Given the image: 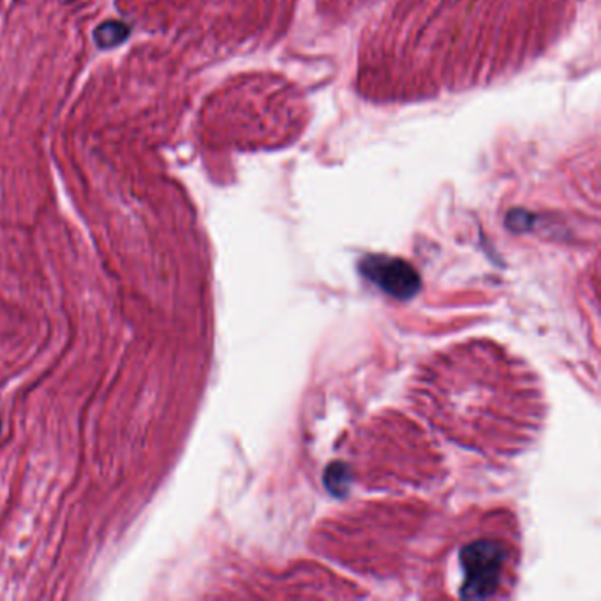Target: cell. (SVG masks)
Returning <instances> with one entry per match:
<instances>
[{"mask_svg":"<svg viewBox=\"0 0 601 601\" xmlns=\"http://www.w3.org/2000/svg\"><path fill=\"white\" fill-rule=\"evenodd\" d=\"M506 551L503 543L494 540L475 541L464 549L461 563L464 569L463 597L489 598L503 584Z\"/></svg>","mask_w":601,"mask_h":601,"instance_id":"obj_1","label":"cell"},{"mask_svg":"<svg viewBox=\"0 0 601 601\" xmlns=\"http://www.w3.org/2000/svg\"><path fill=\"white\" fill-rule=\"evenodd\" d=\"M361 270L367 279L395 298H409L420 287L418 273L403 259L370 256L361 263Z\"/></svg>","mask_w":601,"mask_h":601,"instance_id":"obj_2","label":"cell"},{"mask_svg":"<svg viewBox=\"0 0 601 601\" xmlns=\"http://www.w3.org/2000/svg\"><path fill=\"white\" fill-rule=\"evenodd\" d=\"M131 30L127 25L122 24V22H116V20H108L105 24L99 25L94 33V39H96V45L99 48H115L119 45L130 37Z\"/></svg>","mask_w":601,"mask_h":601,"instance_id":"obj_3","label":"cell"}]
</instances>
